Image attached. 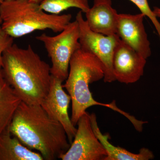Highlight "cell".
<instances>
[{
	"label": "cell",
	"instance_id": "cell-7",
	"mask_svg": "<svg viewBox=\"0 0 160 160\" xmlns=\"http://www.w3.org/2000/svg\"><path fill=\"white\" fill-rule=\"evenodd\" d=\"M76 133L69 149L59 157L62 160H105L107 152L92 127L86 112L78 121Z\"/></svg>",
	"mask_w": 160,
	"mask_h": 160
},
{
	"label": "cell",
	"instance_id": "cell-1",
	"mask_svg": "<svg viewBox=\"0 0 160 160\" xmlns=\"http://www.w3.org/2000/svg\"><path fill=\"white\" fill-rule=\"evenodd\" d=\"M9 130L23 145L38 152L44 160L58 158L70 147L64 127L50 117L40 105L21 102Z\"/></svg>",
	"mask_w": 160,
	"mask_h": 160
},
{
	"label": "cell",
	"instance_id": "cell-10",
	"mask_svg": "<svg viewBox=\"0 0 160 160\" xmlns=\"http://www.w3.org/2000/svg\"><path fill=\"white\" fill-rule=\"evenodd\" d=\"M145 16L119 14L117 34L120 39L147 59L151 56L150 43L144 25Z\"/></svg>",
	"mask_w": 160,
	"mask_h": 160
},
{
	"label": "cell",
	"instance_id": "cell-12",
	"mask_svg": "<svg viewBox=\"0 0 160 160\" xmlns=\"http://www.w3.org/2000/svg\"><path fill=\"white\" fill-rule=\"evenodd\" d=\"M92 130L107 152L105 160H148L154 158L153 153L149 149L143 148L138 154L132 153L126 149L115 146L109 142V135L103 134L98 126L97 117L94 113L90 114Z\"/></svg>",
	"mask_w": 160,
	"mask_h": 160
},
{
	"label": "cell",
	"instance_id": "cell-15",
	"mask_svg": "<svg viewBox=\"0 0 160 160\" xmlns=\"http://www.w3.org/2000/svg\"><path fill=\"white\" fill-rule=\"evenodd\" d=\"M40 6L46 12L53 14H60L71 8H77L86 13L90 8L89 0H44Z\"/></svg>",
	"mask_w": 160,
	"mask_h": 160
},
{
	"label": "cell",
	"instance_id": "cell-6",
	"mask_svg": "<svg viewBox=\"0 0 160 160\" xmlns=\"http://www.w3.org/2000/svg\"><path fill=\"white\" fill-rule=\"evenodd\" d=\"M76 20L79 26L81 48L94 55L102 63L105 68L103 80L105 82L115 81L113 73L112 60L119 37L117 34L106 36L92 31L83 18L82 12L81 11L77 14Z\"/></svg>",
	"mask_w": 160,
	"mask_h": 160
},
{
	"label": "cell",
	"instance_id": "cell-18",
	"mask_svg": "<svg viewBox=\"0 0 160 160\" xmlns=\"http://www.w3.org/2000/svg\"><path fill=\"white\" fill-rule=\"evenodd\" d=\"M153 12L155 14L156 16L158 18H160V8L158 7H155L153 8Z\"/></svg>",
	"mask_w": 160,
	"mask_h": 160
},
{
	"label": "cell",
	"instance_id": "cell-19",
	"mask_svg": "<svg viewBox=\"0 0 160 160\" xmlns=\"http://www.w3.org/2000/svg\"><path fill=\"white\" fill-rule=\"evenodd\" d=\"M27 1H29V2H32L40 4L43 2V1H44V0H27Z\"/></svg>",
	"mask_w": 160,
	"mask_h": 160
},
{
	"label": "cell",
	"instance_id": "cell-13",
	"mask_svg": "<svg viewBox=\"0 0 160 160\" xmlns=\"http://www.w3.org/2000/svg\"><path fill=\"white\" fill-rule=\"evenodd\" d=\"M42 156L23 145L8 129L0 133V160H43Z\"/></svg>",
	"mask_w": 160,
	"mask_h": 160
},
{
	"label": "cell",
	"instance_id": "cell-16",
	"mask_svg": "<svg viewBox=\"0 0 160 160\" xmlns=\"http://www.w3.org/2000/svg\"><path fill=\"white\" fill-rule=\"evenodd\" d=\"M135 4L140 9L141 13L147 16L151 20L157 32L160 40V23L152 10L149 7L148 0H129Z\"/></svg>",
	"mask_w": 160,
	"mask_h": 160
},
{
	"label": "cell",
	"instance_id": "cell-9",
	"mask_svg": "<svg viewBox=\"0 0 160 160\" xmlns=\"http://www.w3.org/2000/svg\"><path fill=\"white\" fill-rule=\"evenodd\" d=\"M146 63V59L120 39L112 60L116 81L126 84L136 82L143 76Z\"/></svg>",
	"mask_w": 160,
	"mask_h": 160
},
{
	"label": "cell",
	"instance_id": "cell-2",
	"mask_svg": "<svg viewBox=\"0 0 160 160\" xmlns=\"http://www.w3.org/2000/svg\"><path fill=\"white\" fill-rule=\"evenodd\" d=\"M50 68L30 45L24 49L13 43L3 54L5 79L22 102L29 105H41L49 92Z\"/></svg>",
	"mask_w": 160,
	"mask_h": 160
},
{
	"label": "cell",
	"instance_id": "cell-8",
	"mask_svg": "<svg viewBox=\"0 0 160 160\" xmlns=\"http://www.w3.org/2000/svg\"><path fill=\"white\" fill-rule=\"evenodd\" d=\"M63 82L52 76L49 92L41 106L50 117L63 126L71 144L76 133L77 128L72 122L68 109L71 97L64 90Z\"/></svg>",
	"mask_w": 160,
	"mask_h": 160
},
{
	"label": "cell",
	"instance_id": "cell-3",
	"mask_svg": "<svg viewBox=\"0 0 160 160\" xmlns=\"http://www.w3.org/2000/svg\"><path fill=\"white\" fill-rule=\"evenodd\" d=\"M105 68L102 63L96 56L89 52L80 48L72 55L69 63L68 77L63 88L68 92L71 97V120L75 126L80 118L91 106H100L108 107L123 115L137 126L139 120L120 109L115 101L105 104L99 102L93 98L89 89V85L104 79Z\"/></svg>",
	"mask_w": 160,
	"mask_h": 160
},
{
	"label": "cell",
	"instance_id": "cell-14",
	"mask_svg": "<svg viewBox=\"0 0 160 160\" xmlns=\"http://www.w3.org/2000/svg\"><path fill=\"white\" fill-rule=\"evenodd\" d=\"M22 100L7 82L0 68V133L8 129Z\"/></svg>",
	"mask_w": 160,
	"mask_h": 160
},
{
	"label": "cell",
	"instance_id": "cell-20",
	"mask_svg": "<svg viewBox=\"0 0 160 160\" xmlns=\"http://www.w3.org/2000/svg\"><path fill=\"white\" fill-rule=\"evenodd\" d=\"M4 0H0V5L4 2Z\"/></svg>",
	"mask_w": 160,
	"mask_h": 160
},
{
	"label": "cell",
	"instance_id": "cell-5",
	"mask_svg": "<svg viewBox=\"0 0 160 160\" xmlns=\"http://www.w3.org/2000/svg\"><path fill=\"white\" fill-rule=\"evenodd\" d=\"M80 29L76 20L54 36L43 33L36 38L44 44L51 61L52 76L64 82L69 74V63L72 55L81 48Z\"/></svg>",
	"mask_w": 160,
	"mask_h": 160
},
{
	"label": "cell",
	"instance_id": "cell-4",
	"mask_svg": "<svg viewBox=\"0 0 160 160\" xmlns=\"http://www.w3.org/2000/svg\"><path fill=\"white\" fill-rule=\"evenodd\" d=\"M71 14H53L40 4L27 0H4L0 5L2 27L12 38L22 37L37 30L60 32L71 22Z\"/></svg>",
	"mask_w": 160,
	"mask_h": 160
},
{
	"label": "cell",
	"instance_id": "cell-17",
	"mask_svg": "<svg viewBox=\"0 0 160 160\" xmlns=\"http://www.w3.org/2000/svg\"><path fill=\"white\" fill-rule=\"evenodd\" d=\"M2 22L0 18V68L2 66V57L4 52L13 44V38L4 31L2 27Z\"/></svg>",
	"mask_w": 160,
	"mask_h": 160
},
{
	"label": "cell",
	"instance_id": "cell-11",
	"mask_svg": "<svg viewBox=\"0 0 160 160\" xmlns=\"http://www.w3.org/2000/svg\"><path fill=\"white\" fill-rule=\"evenodd\" d=\"M85 13L92 31L106 36L117 34L119 14L112 7V0H94L93 6Z\"/></svg>",
	"mask_w": 160,
	"mask_h": 160
}]
</instances>
